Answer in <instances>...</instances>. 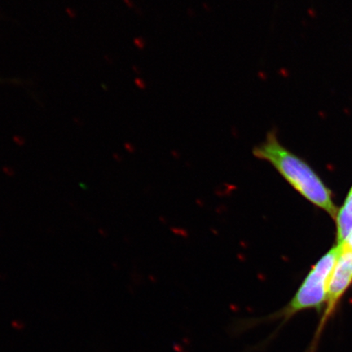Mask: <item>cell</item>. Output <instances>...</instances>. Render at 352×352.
Masks as SVG:
<instances>
[{"mask_svg": "<svg viewBox=\"0 0 352 352\" xmlns=\"http://www.w3.org/2000/svg\"><path fill=\"white\" fill-rule=\"evenodd\" d=\"M252 153L257 160L274 166L299 195L336 219L338 210L331 191L306 161L280 142L275 129L267 132L265 140L254 146Z\"/></svg>", "mask_w": 352, "mask_h": 352, "instance_id": "obj_1", "label": "cell"}, {"mask_svg": "<svg viewBox=\"0 0 352 352\" xmlns=\"http://www.w3.org/2000/svg\"><path fill=\"white\" fill-rule=\"evenodd\" d=\"M342 248V245H334L311 268L292 301L281 311L280 316H284L285 320L292 318L303 310L314 308L318 311L322 310L324 303H327L330 276L340 256Z\"/></svg>", "mask_w": 352, "mask_h": 352, "instance_id": "obj_2", "label": "cell"}, {"mask_svg": "<svg viewBox=\"0 0 352 352\" xmlns=\"http://www.w3.org/2000/svg\"><path fill=\"white\" fill-rule=\"evenodd\" d=\"M340 258L330 276L327 290V308L321 319L319 331L333 314L338 302L352 284V252L343 245ZM318 331V332H319Z\"/></svg>", "mask_w": 352, "mask_h": 352, "instance_id": "obj_3", "label": "cell"}, {"mask_svg": "<svg viewBox=\"0 0 352 352\" xmlns=\"http://www.w3.org/2000/svg\"><path fill=\"white\" fill-rule=\"evenodd\" d=\"M336 221L337 244L342 245L352 233V188L344 205L338 210Z\"/></svg>", "mask_w": 352, "mask_h": 352, "instance_id": "obj_4", "label": "cell"}, {"mask_svg": "<svg viewBox=\"0 0 352 352\" xmlns=\"http://www.w3.org/2000/svg\"><path fill=\"white\" fill-rule=\"evenodd\" d=\"M3 173H6L10 177H12L16 175L15 170L12 168L11 166H4L3 168Z\"/></svg>", "mask_w": 352, "mask_h": 352, "instance_id": "obj_5", "label": "cell"}, {"mask_svg": "<svg viewBox=\"0 0 352 352\" xmlns=\"http://www.w3.org/2000/svg\"><path fill=\"white\" fill-rule=\"evenodd\" d=\"M344 245V248L351 250L352 252V233L349 236V239H346V241L344 242V244H342Z\"/></svg>", "mask_w": 352, "mask_h": 352, "instance_id": "obj_6", "label": "cell"}, {"mask_svg": "<svg viewBox=\"0 0 352 352\" xmlns=\"http://www.w3.org/2000/svg\"><path fill=\"white\" fill-rule=\"evenodd\" d=\"M100 234L102 236L107 237L108 235V233L107 231L102 230V228H100L99 230Z\"/></svg>", "mask_w": 352, "mask_h": 352, "instance_id": "obj_7", "label": "cell"}]
</instances>
